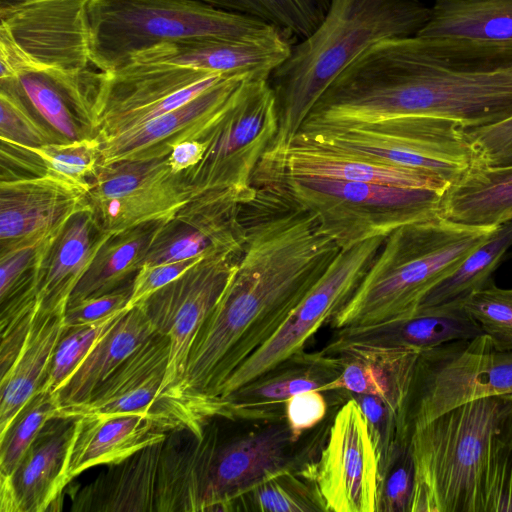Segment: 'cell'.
<instances>
[{"label":"cell","mask_w":512,"mask_h":512,"mask_svg":"<svg viewBox=\"0 0 512 512\" xmlns=\"http://www.w3.org/2000/svg\"><path fill=\"white\" fill-rule=\"evenodd\" d=\"M207 140H189L176 145L168 156L173 173H181L197 165L207 150Z\"/></svg>","instance_id":"cell-53"},{"label":"cell","mask_w":512,"mask_h":512,"mask_svg":"<svg viewBox=\"0 0 512 512\" xmlns=\"http://www.w3.org/2000/svg\"><path fill=\"white\" fill-rule=\"evenodd\" d=\"M241 211L235 272L190 349L181 396L216 397L228 377L281 326L340 251L314 214L266 186Z\"/></svg>","instance_id":"cell-1"},{"label":"cell","mask_w":512,"mask_h":512,"mask_svg":"<svg viewBox=\"0 0 512 512\" xmlns=\"http://www.w3.org/2000/svg\"><path fill=\"white\" fill-rule=\"evenodd\" d=\"M165 442V441H164ZM164 442L151 445L115 464L113 473L89 486L104 492L97 510L154 511L158 465Z\"/></svg>","instance_id":"cell-36"},{"label":"cell","mask_w":512,"mask_h":512,"mask_svg":"<svg viewBox=\"0 0 512 512\" xmlns=\"http://www.w3.org/2000/svg\"><path fill=\"white\" fill-rule=\"evenodd\" d=\"M219 441L216 426H207L183 449L162 448L154 511H200L207 474Z\"/></svg>","instance_id":"cell-33"},{"label":"cell","mask_w":512,"mask_h":512,"mask_svg":"<svg viewBox=\"0 0 512 512\" xmlns=\"http://www.w3.org/2000/svg\"><path fill=\"white\" fill-rule=\"evenodd\" d=\"M258 18L294 35L309 36L322 22L329 0H194Z\"/></svg>","instance_id":"cell-39"},{"label":"cell","mask_w":512,"mask_h":512,"mask_svg":"<svg viewBox=\"0 0 512 512\" xmlns=\"http://www.w3.org/2000/svg\"><path fill=\"white\" fill-rule=\"evenodd\" d=\"M0 83V140L26 146L67 141L33 116L13 82Z\"/></svg>","instance_id":"cell-45"},{"label":"cell","mask_w":512,"mask_h":512,"mask_svg":"<svg viewBox=\"0 0 512 512\" xmlns=\"http://www.w3.org/2000/svg\"><path fill=\"white\" fill-rule=\"evenodd\" d=\"M110 234L100 229L90 207L69 220L40 267L36 290L42 313L66 311L70 295Z\"/></svg>","instance_id":"cell-29"},{"label":"cell","mask_w":512,"mask_h":512,"mask_svg":"<svg viewBox=\"0 0 512 512\" xmlns=\"http://www.w3.org/2000/svg\"><path fill=\"white\" fill-rule=\"evenodd\" d=\"M315 476L316 462L304 471L278 473L237 499L233 511L327 512Z\"/></svg>","instance_id":"cell-38"},{"label":"cell","mask_w":512,"mask_h":512,"mask_svg":"<svg viewBox=\"0 0 512 512\" xmlns=\"http://www.w3.org/2000/svg\"><path fill=\"white\" fill-rule=\"evenodd\" d=\"M416 36L434 54L463 67L512 66V0H434Z\"/></svg>","instance_id":"cell-17"},{"label":"cell","mask_w":512,"mask_h":512,"mask_svg":"<svg viewBox=\"0 0 512 512\" xmlns=\"http://www.w3.org/2000/svg\"><path fill=\"white\" fill-rule=\"evenodd\" d=\"M201 192L184 172H171L120 198L88 204L101 230L118 233L150 222L169 220Z\"/></svg>","instance_id":"cell-31"},{"label":"cell","mask_w":512,"mask_h":512,"mask_svg":"<svg viewBox=\"0 0 512 512\" xmlns=\"http://www.w3.org/2000/svg\"><path fill=\"white\" fill-rule=\"evenodd\" d=\"M512 394V351L496 350L486 335L443 343L419 353L400 413L411 431L476 398Z\"/></svg>","instance_id":"cell-10"},{"label":"cell","mask_w":512,"mask_h":512,"mask_svg":"<svg viewBox=\"0 0 512 512\" xmlns=\"http://www.w3.org/2000/svg\"><path fill=\"white\" fill-rule=\"evenodd\" d=\"M341 373L336 355L324 351L298 352L225 398L229 419L272 422L285 419V401L295 394L318 389Z\"/></svg>","instance_id":"cell-25"},{"label":"cell","mask_w":512,"mask_h":512,"mask_svg":"<svg viewBox=\"0 0 512 512\" xmlns=\"http://www.w3.org/2000/svg\"><path fill=\"white\" fill-rule=\"evenodd\" d=\"M252 184L314 214L321 231L340 249L440 215L446 191L292 175L261 164Z\"/></svg>","instance_id":"cell-6"},{"label":"cell","mask_w":512,"mask_h":512,"mask_svg":"<svg viewBox=\"0 0 512 512\" xmlns=\"http://www.w3.org/2000/svg\"><path fill=\"white\" fill-rule=\"evenodd\" d=\"M88 2H0V81L39 73L60 84L93 67Z\"/></svg>","instance_id":"cell-8"},{"label":"cell","mask_w":512,"mask_h":512,"mask_svg":"<svg viewBox=\"0 0 512 512\" xmlns=\"http://www.w3.org/2000/svg\"><path fill=\"white\" fill-rule=\"evenodd\" d=\"M65 311L40 310L23 350L10 371L0 380V435L25 404L38 393L64 327Z\"/></svg>","instance_id":"cell-34"},{"label":"cell","mask_w":512,"mask_h":512,"mask_svg":"<svg viewBox=\"0 0 512 512\" xmlns=\"http://www.w3.org/2000/svg\"><path fill=\"white\" fill-rule=\"evenodd\" d=\"M256 187L202 191L163 222L142 265H157L219 252L242 253L243 204Z\"/></svg>","instance_id":"cell-19"},{"label":"cell","mask_w":512,"mask_h":512,"mask_svg":"<svg viewBox=\"0 0 512 512\" xmlns=\"http://www.w3.org/2000/svg\"><path fill=\"white\" fill-rule=\"evenodd\" d=\"M462 302L496 350L512 351V288L492 282Z\"/></svg>","instance_id":"cell-44"},{"label":"cell","mask_w":512,"mask_h":512,"mask_svg":"<svg viewBox=\"0 0 512 512\" xmlns=\"http://www.w3.org/2000/svg\"><path fill=\"white\" fill-rule=\"evenodd\" d=\"M242 253L205 255L143 303L156 332L170 340L169 362L161 395L187 404L181 386L192 344L236 270Z\"/></svg>","instance_id":"cell-15"},{"label":"cell","mask_w":512,"mask_h":512,"mask_svg":"<svg viewBox=\"0 0 512 512\" xmlns=\"http://www.w3.org/2000/svg\"><path fill=\"white\" fill-rule=\"evenodd\" d=\"M414 464L409 440L402 441L378 477L377 512H410Z\"/></svg>","instance_id":"cell-46"},{"label":"cell","mask_w":512,"mask_h":512,"mask_svg":"<svg viewBox=\"0 0 512 512\" xmlns=\"http://www.w3.org/2000/svg\"><path fill=\"white\" fill-rule=\"evenodd\" d=\"M430 116L464 129L512 117V66L467 68L431 52L418 36L378 41L327 87L305 120L309 128L349 127Z\"/></svg>","instance_id":"cell-2"},{"label":"cell","mask_w":512,"mask_h":512,"mask_svg":"<svg viewBox=\"0 0 512 512\" xmlns=\"http://www.w3.org/2000/svg\"><path fill=\"white\" fill-rule=\"evenodd\" d=\"M322 351L338 357L341 373L318 391L376 396L400 415L420 350L332 340Z\"/></svg>","instance_id":"cell-24"},{"label":"cell","mask_w":512,"mask_h":512,"mask_svg":"<svg viewBox=\"0 0 512 512\" xmlns=\"http://www.w3.org/2000/svg\"><path fill=\"white\" fill-rule=\"evenodd\" d=\"M170 340L153 333L79 404L58 408L55 417L151 415L202 437L208 423L184 402L161 395Z\"/></svg>","instance_id":"cell-16"},{"label":"cell","mask_w":512,"mask_h":512,"mask_svg":"<svg viewBox=\"0 0 512 512\" xmlns=\"http://www.w3.org/2000/svg\"><path fill=\"white\" fill-rule=\"evenodd\" d=\"M279 119L268 79H249L236 102L209 136L203 159L183 171L201 191L248 190L262 157L277 135Z\"/></svg>","instance_id":"cell-13"},{"label":"cell","mask_w":512,"mask_h":512,"mask_svg":"<svg viewBox=\"0 0 512 512\" xmlns=\"http://www.w3.org/2000/svg\"><path fill=\"white\" fill-rule=\"evenodd\" d=\"M39 310L40 302L37 300L23 307L8 318L1 320V378L10 371L23 350Z\"/></svg>","instance_id":"cell-49"},{"label":"cell","mask_w":512,"mask_h":512,"mask_svg":"<svg viewBox=\"0 0 512 512\" xmlns=\"http://www.w3.org/2000/svg\"><path fill=\"white\" fill-rule=\"evenodd\" d=\"M225 76L178 66L124 65L99 70L91 137L101 143L169 113Z\"/></svg>","instance_id":"cell-14"},{"label":"cell","mask_w":512,"mask_h":512,"mask_svg":"<svg viewBox=\"0 0 512 512\" xmlns=\"http://www.w3.org/2000/svg\"><path fill=\"white\" fill-rule=\"evenodd\" d=\"M128 309L127 307L93 323L64 326L40 391L55 394L76 371L97 342Z\"/></svg>","instance_id":"cell-41"},{"label":"cell","mask_w":512,"mask_h":512,"mask_svg":"<svg viewBox=\"0 0 512 512\" xmlns=\"http://www.w3.org/2000/svg\"><path fill=\"white\" fill-rule=\"evenodd\" d=\"M56 395L39 391L0 435V476H11L44 425L56 416Z\"/></svg>","instance_id":"cell-42"},{"label":"cell","mask_w":512,"mask_h":512,"mask_svg":"<svg viewBox=\"0 0 512 512\" xmlns=\"http://www.w3.org/2000/svg\"><path fill=\"white\" fill-rule=\"evenodd\" d=\"M132 284L68 307L64 313V326L93 323L127 308Z\"/></svg>","instance_id":"cell-52"},{"label":"cell","mask_w":512,"mask_h":512,"mask_svg":"<svg viewBox=\"0 0 512 512\" xmlns=\"http://www.w3.org/2000/svg\"><path fill=\"white\" fill-rule=\"evenodd\" d=\"M87 207V191L61 177L0 179L1 244L61 230Z\"/></svg>","instance_id":"cell-23"},{"label":"cell","mask_w":512,"mask_h":512,"mask_svg":"<svg viewBox=\"0 0 512 512\" xmlns=\"http://www.w3.org/2000/svg\"><path fill=\"white\" fill-rule=\"evenodd\" d=\"M77 418L53 417L11 476H0V512H44L68 484L66 470Z\"/></svg>","instance_id":"cell-22"},{"label":"cell","mask_w":512,"mask_h":512,"mask_svg":"<svg viewBox=\"0 0 512 512\" xmlns=\"http://www.w3.org/2000/svg\"><path fill=\"white\" fill-rule=\"evenodd\" d=\"M163 222L110 234L70 295L67 308L132 283Z\"/></svg>","instance_id":"cell-35"},{"label":"cell","mask_w":512,"mask_h":512,"mask_svg":"<svg viewBox=\"0 0 512 512\" xmlns=\"http://www.w3.org/2000/svg\"><path fill=\"white\" fill-rule=\"evenodd\" d=\"M100 141L93 137L26 146L42 161L45 173L61 177L89 191L99 164Z\"/></svg>","instance_id":"cell-43"},{"label":"cell","mask_w":512,"mask_h":512,"mask_svg":"<svg viewBox=\"0 0 512 512\" xmlns=\"http://www.w3.org/2000/svg\"><path fill=\"white\" fill-rule=\"evenodd\" d=\"M155 329L141 305L128 309L55 393L59 407L86 401Z\"/></svg>","instance_id":"cell-30"},{"label":"cell","mask_w":512,"mask_h":512,"mask_svg":"<svg viewBox=\"0 0 512 512\" xmlns=\"http://www.w3.org/2000/svg\"><path fill=\"white\" fill-rule=\"evenodd\" d=\"M333 416L296 440L285 419L220 443L210 462L200 511H233L237 499L260 483L287 470L315 464L326 442Z\"/></svg>","instance_id":"cell-11"},{"label":"cell","mask_w":512,"mask_h":512,"mask_svg":"<svg viewBox=\"0 0 512 512\" xmlns=\"http://www.w3.org/2000/svg\"><path fill=\"white\" fill-rule=\"evenodd\" d=\"M328 404L316 389L293 395L285 401V420L296 440L326 419Z\"/></svg>","instance_id":"cell-50"},{"label":"cell","mask_w":512,"mask_h":512,"mask_svg":"<svg viewBox=\"0 0 512 512\" xmlns=\"http://www.w3.org/2000/svg\"><path fill=\"white\" fill-rule=\"evenodd\" d=\"M296 41L297 38L287 31L251 40L197 38L165 41L133 52L122 66H178L222 75L248 74L255 79L269 80Z\"/></svg>","instance_id":"cell-21"},{"label":"cell","mask_w":512,"mask_h":512,"mask_svg":"<svg viewBox=\"0 0 512 512\" xmlns=\"http://www.w3.org/2000/svg\"><path fill=\"white\" fill-rule=\"evenodd\" d=\"M249 79L227 75L183 106L101 142L98 165L166 158L184 141L205 140Z\"/></svg>","instance_id":"cell-20"},{"label":"cell","mask_w":512,"mask_h":512,"mask_svg":"<svg viewBox=\"0 0 512 512\" xmlns=\"http://www.w3.org/2000/svg\"><path fill=\"white\" fill-rule=\"evenodd\" d=\"M430 14L421 0H329L322 22L270 76L279 128L268 150L291 142L327 87L369 46L416 36Z\"/></svg>","instance_id":"cell-4"},{"label":"cell","mask_w":512,"mask_h":512,"mask_svg":"<svg viewBox=\"0 0 512 512\" xmlns=\"http://www.w3.org/2000/svg\"><path fill=\"white\" fill-rule=\"evenodd\" d=\"M465 131L475 151L477 165H512V117L490 126Z\"/></svg>","instance_id":"cell-48"},{"label":"cell","mask_w":512,"mask_h":512,"mask_svg":"<svg viewBox=\"0 0 512 512\" xmlns=\"http://www.w3.org/2000/svg\"><path fill=\"white\" fill-rule=\"evenodd\" d=\"M511 247L512 220L499 224L454 271L429 291L419 306L463 300L469 294L494 282L492 275Z\"/></svg>","instance_id":"cell-37"},{"label":"cell","mask_w":512,"mask_h":512,"mask_svg":"<svg viewBox=\"0 0 512 512\" xmlns=\"http://www.w3.org/2000/svg\"><path fill=\"white\" fill-rule=\"evenodd\" d=\"M9 82L14 83L31 110L63 139L90 137L65 95L47 76L25 73Z\"/></svg>","instance_id":"cell-40"},{"label":"cell","mask_w":512,"mask_h":512,"mask_svg":"<svg viewBox=\"0 0 512 512\" xmlns=\"http://www.w3.org/2000/svg\"><path fill=\"white\" fill-rule=\"evenodd\" d=\"M410 512H512V394L456 405L410 433Z\"/></svg>","instance_id":"cell-3"},{"label":"cell","mask_w":512,"mask_h":512,"mask_svg":"<svg viewBox=\"0 0 512 512\" xmlns=\"http://www.w3.org/2000/svg\"><path fill=\"white\" fill-rule=\"evenodd\" d=\"M204 256L157 265H142L133 280L128 308L143 303L153 293L178 278Z\"/></svg>","instance_id":"cell-51"},{"label":"cell","mask_w":512,"mask_h":512,"mask_svg":"<svg viewBox=\"0 0 512 512\" xmlns=\"http://www.w3.org/2000/svg\"><path fill=\"white\" fill-rule=\"evenodd\" d=\"M346 399L333 416L315 480L327 512H377V454L360 406Z\"/></svg>","instance_id":"cell-18"},{"label":"cell","mask_w":512,"mask_h":512,"mask_svg":"<svg viewBox=\"0 0 512 512\" xmlns=\"http://www.w3.org/2000/svg\"><path fill=\"white\" fill-rule=\"evenodd\" d=\"M88 17L91 63L100 71L115 70L133 52L160 42L251 40L285 31L258 18L194 0H89Z\"/></svg>","instance_id":"cell-7"},{"label":"cell","mask_w":512,"mask_h":512,"mask_svg":"<svg viewBox=\"0 0 512 512\" xmlns=\"http://www.w3.org/2000/svg\"><path fill=\"white\" fill-rule=\"evenodd\" d=\"M179 430L172 422L151 415L126 414L78 417L70 447L68 483L98 465H115Z\"/></svg>","instance_id":"cell-27"},{"label":"cell","mask_w":512,"mask_h":512,"mask_svg":"<svg viewBox=\"0 0 512 512\" xmlns=\"http://www.w3.org/2000/svg\"><path fill=\"white\" fill-rule=\"evenodd\" d=\"M440 215L474 226L512 220V165L472 166L444 192Z\"/></svg>","instance_id":"cell-32"},{"label":"cell","mask_w":512,"mask_h":512,"mask_svg":"<svg viewBox=\"0 0 512 512\" xmlns=\"http://www.w3.org/2000/svg\"><path fill=\"white\" fill-rule=\"evenodd\" d=\"M483 335L462 300L419 306L409 315L369 325L335 330L334 341L358 342L420 351Z\"/></svg>","instance_id":"cell-28"},{"label":"cell","mask_w":512,"mask_h":512,"mask_svg":"<svg viewBox=\"0 0 512 512\" xmlns=\"http://www.w3.org/2000/svg\"><path fill=\"white\" fill-rule=\"evenodd\" d=\"M259 164L292 175L405 188L445 191L450 185L425 171L369 162L297 136L284 148L268 150Z\"/></svg>","instance_id":"cell-26"},{"label":"cell","mask_w":512,"mask_h":512,"mask_svg":"<svg viewBox=\"0 0 512 512\" xmlns=\"http://www.w3.org/2000/svg\"><path fill=\"white\" fill-rule=\"evenodd\" d=\"M386 238L374 237L340 249L281 326L228 377L216 397H227L293 354L304 351L310 338L353 295Z\"/></svg>","instance_id":"cell-12"},{"label":"cell","mask_w":512,"mask_h":512,"mask_svg":"<svg viewBox=\"0 0 512 512\" xmlns=\"http://www.w3.org/2000/svg\"><path fill=\"white\" fill-rule=\"evenodd\" d=\"M296 136L369 162L425 171L449 184L477 164L465 129L445 118L405 116L300 130Z\"/></svg>","instance_id":"cell-9"},{"label":"cell","mask_w":512,"mask_h":512,"mask_svg":"<svg viewBox=\"0 0 512 512\" xmlns=\"http://www.w3.org/2000/svg\"><path fill=\"white\" fill-rule=\"evenodd\" d=\"M9 1H14V0H0V2H9Z\"/></svg>","instance_id":"cell-54"},{"label":"cell","mask_w":512,"mask_h":512,"mask_svg":"<svg viewBox=\"0 0 512 512\" xmlns=\"http://www.w3.org/2000/svg\"><path fill=\"white\" fill-rule=\"evenodd\" d=\"M345 397L353 398L365 415L378 458L379 476L397 446L409 440L403 432L400 415L376 396L346 393Z\"/></svg>","instance_id":"cell-47"},{"label":"cell","mask_w":512,"mask_h":512,"mask_svg":"<svg viewBox=\"0 0 512 512\" xmlns=\"http://www.w3.org/2000/svg\"><path fill=\"white\" fill-rule=\"evenodd\" d=\"M497 226L466 225L436 215L396 229L330 320L331 327L369 325L411 314Z\"/></svg>","instance_id":"cell-5"}]
</instances>
